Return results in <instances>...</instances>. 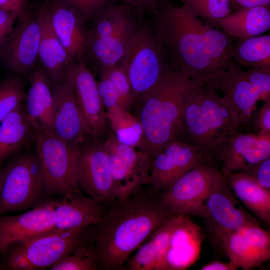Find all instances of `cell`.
<instances>
[{
  "label": "cell",
  "instance_id": "1",
  "mask_svg": "<svg viewBox=\"0 0 270 270\" xmlns=\"http://www.w3.org/2000/svg\"><path fill=\"white\" fill-rule=\"evenodd\" d=\"M174 215L158 194L144 186L108 206L96 224L93 252L100 270H122L152 232Z\"/></svg>",
  "mask_w": 270,
  "mask_h": 270
},
{
  "label": "cell",
  "instance_id": "2",
  "mask_svg": "<svg viewBox=\"0 0 270 270\" xmlns=\"http://www.w3.org/2000/svg\"><path fill=\"white\" fill-rule=\"evenodd\" d=\"M202 84L172 66L153 88L135 99L128 110L138 118L142 128L138 149L152 158L176 140L186 102Z\"/></svg>",
  "mask_w": 270,
  "mask_h": 270
},
{
  "label": "cell",
  "instance_id": "3",
  "mask_svg": "<svg viewBox=\"0 0 270 270\" xmlns=\"http://www.w3.org/2000/svg\"><path fill=\"white\" fill-rule=\"evenodd\" d=\"M151 12L150 23L173 68L202 83L206 77L220 71L204 42L202 20L170 0H158Z\"/></svg>",
  "mask_w": 270,
  "mask_h": 270
},
{
  "label": "cell",
  "instance_id": "4",
  "mask_svg": "<svg viewBox=\"0 0 270 270\" xmlns=\"http://www.w3.org/2000/svg\"><path fill=\"white\" fill-rule=\"evenodd\" d=\"M239 132L218 92L204 82L188 96L176 140L198 148L218 164L229 138Z\"/></svg>",
  "mask_w": 270,
  "mask_h": 270
},
{
  "label": "cell",
  "instance_id": "5",
  "mask_svg": "<svg viewBox=\"0 0 270 270\" xmlns=\"http://www.w3.org/2000/svg\"><path fill=\"white\" fill-rule=\"evenodd\" d=\"M96 225L54 230L30 240L13 244L2 252L0 269L38 270L50 268L77 250L93 247Z\"/></svg>",
  "mask_w": 270,
  "mask_h": 270
},
{
  "label": "cell",
  "instance_id": "6",
  "mask_svg": "<svg viewBox=\"0 0 270 270\" xmlns=\"http://www.w3.org/2000/svg\"><path fill=\"white\" fill-rule=\"evenodd\" d=\"M142 14L126 4L114 6L92 20L84 60L99 74L119 64Z\"/></svg>",
  "mask_w": 270,
  "mask_h": 270
},
{
  "label": "cell",
  "instance_id": "7",
  "mask_svg": "<svg viewBox=\"0 0 270 270\" xmlns=\"http://www.w3.org/2000/svg\"><path fill=\"white\" fill-rule=\"evenodd\" d=\"M118 64L128 76L135 99L153 88L172 66L150 22L142 18Z\"/></svg>",
  "mask_w": 270,
  "mask_h": 270
},
{
  "label": "cell",
  "instance_id": "8",
  "mask_svg": "<svg viewBox=\"0 0 270 270\" xmlns=\"http://www.w3.org/2000/svg\"><path fill=\"white\" fill-rule=\"evenodd\" d=\"M49 199L36 150L30 148L10 158L4 167L0 216L32 209Z\"/></svg>",
  "mask_w": 270,
  "mask_h": 270
},
{
  "label": "cell",
  "instance_id": "9",
  "mask_svg": "<svg viewBox=\"0 0 270 270\" xmlns=\"http://www.w3.org/2000/svg\"><path fill=\"white\" fill-rule=\"evenodd\" d=\"M35 150L45 178L48 198H70L80 192L77 184L80 146L70 144L52 133L36 130Z\"/></svg>",
  "mask_w": 270,
  "mask_h": 270
},
{
  "label": "cell",
  "instance_id": "10",
  "mask_svg": "<svg viewBox=\"0 0 270 270\" xmlns=\"http://www.w3.org/2000/svg\"><path fill=\"white\" fill-rule=\"evenodd\" d=\"M225 180L214 162H207L190 170L158 194L174 214L206 216L205 200Z\"/></svg>",
  "mask_w": 270,
  "mask_h": 270
},
{
  "label": "cell",
  "instance_id": "11",
  "mask_svg": "<svg viewBox=\"0 0 270 270\" xmlns=\"http://www.w3.org/2000/svg\"><path fill=\"white\" fill-rule=\"evenodd\" d=\"M103 143L108 156L116 201L124 200L148 186L150 157L138 149L120 142L109 128Z\"/></svg>",
  "mask_w": 270,
  "mask_h": 270
},
{
  "label": "cell",
  "instance_id": "12",
  "mask_svg": "<svg viewBox=\"0 0 270 270\" xmlns=\"http://www.w3.org/2000/svg\"><path fill=\"white\" fill-rule=\"evenodd\" d=\"M0 44V65L20 76L29 75L37 66L40 27L36 14L26 11Z\"/></svg>",
  "mask_w": 270,
  "mask_h": 270
},
{
  "label": "cell",
  "instance_id": "13",
  "mask_svg": "<svg viewBox=\"0 0 270 270\" xmlns=\"http://www.w3.org/2000/svg\"><path fill=\"white\" fill-rule=\"evenodd\" d=\"M203 82L221 92V98L238 130L250 124L261 98L240 66L233 62L228 68L206 77Z\"/></svg>",
  "mask_w": 270,
  "mask_h": 270
},
{
  "label": "cell",
  "instance_id": "14",
  "mask_svg": "<svg viewBox=\"0 0 270 270\" xmlns=\"http://www.w3.org/2000/svg\"><path fill=\"white\" fill-rule=\"evenodd\" d=\"M104 142L92 140L80 146L77 184L88 196L106 206L116 201L108 156Z\"/></svg>",
  "mask_w": 270,
  "mask_h": 270
},
{
  "label": "cell",
  "instance_id": "15",
  "mask_svg": "<svg viewBox=\"0 0 270 270\" xmlns=\"http://www.w3.org/2000/svg\"><path fill=\"white\" fill-rule=\"evenodd\" d=\"M207 162L214 161L196 147L174 140L152 158L149 188L156 194L163 192L184 174Z\"/></svg>",
  "mask_w": 270,
  "mask_h": 270
},
{
  "label": "cell",
  "instance_id": "16",
  "mask_svg": "<svg viewBox=\"0 0 270 270\" xmlns=\"http://www.w3.org/2000/svg\"><path fill=\"white\" fill-rule=\"evenodd\" d=\"M204 208L208 232L216 245L226 234L242 226L261 222L246 211L226 180L211 191Z\"/></svg>",
  "mask_w": 270,
  "mask_h": 270
},
{
  "label": "cell",
  "instance_id": "17",
  "mask_svg": "<svg viewBox=\"0 0 270 270\" xmlns=\"http://www.w3.org/2000/svg\"><path fill=\"white\" fill-rule=\"evenodd\" d=\"M66 74L71 80L78 106L92 138L104 142L108 134V122L94 74L83 60H74Z\"/></svg>",
  "mask_w": 270,
  "mask_h": 270
},
{
  "label": "cell",
  "instance_id": "18",
  "mask_svg": "<svg viewBox=\"0 0 270 270\" xmlns=\"http://www.w3.org/2000/svg\"><path fill=\"white\" fill-rule=\"evenodd\" d=\"M216 246L236 270H253L270 259V229L248 224L226 234Z\"/></svg>",
  "mask_w": 270,
  "mask_h": 270
},
{
  "label": "cell",
  "instance_id": "19",
  "mask_svg": "<svg viewBox=\"0 0 270 270\" xmlns=\"http://www.w3.org/2000/svg\"><path fill=\"white\" fill-rule=\"evenodd\" d=\"M51 84L54 102L52 133L78 146L93 140L80 112L68 76L66 74L61 81Z\"/></svg>",
  "mask_w": 270,
  "mask_h": 270
},
{
  "label": "cell",
  "instance_id": "20",
  "mask_svg": "<svg viewBox=\"0 0 270 270\" xmlns=\"http://www.w3.org/2000/svg\"><path fill=\"white\" fill-rule=\"evenodd\" d=\"M52 199L23 214L0 216V252L55 230Z\"/></svg>",
  "mask_w": 270,
  "mask_h": 270
},
{
  "label": "cell",
  "instance_id": "21",
  "mask_svg": "<svg viewBox=\"0 0 270 270\" xmlns=\"http://www.w3.org/2000/svg\"><path fill=\"white\" fill-rule=\"evenodd\" d=\"M204 235L186 215L178 214L169 244L158 270H184L200 258Z\"/></svg>",
  "mask_w": 270,
  "mask_h": 270
},
{
  "label": "cell",
  "instance_id": "22",
  "mask_svg": "<svg viewBox=\"0 0 270 270\" xmlns=\"http://www.w3.org/2000/svg\"><path fill=\"white\" fill-rule=\"evenodd\" d=\"M270 157V134L259 132L233 134L228 140L218 160L225 177L232 172L248 168Z\"/></svg>",
  "mask_w": 270,
  "mask_h": 270
},
{
  "label": "cell",
  "instance_id": "23",
  "mask_svg": "<svg viewBox=\"0 0 270 270\" xmlns=\"http://www.w3.org/2000/svg\"><path fill=\"white\" fill-rule=\"evenodd\" d=\"M43 4L56 34L68 54L74 60H84L87 21L62 0H46Z\"/></svg>",
  "mask_w": 270,
  "mask_h": 270
},
{
  "label": "cell",
  "instance_id": "24",
  "mask_svg": "<svg viewBox=\"0 0 270 270\" xmlns=\"http://www.w3.org/2000/svg\"><path fill=\"white\" fill-rule=\"evenodd\" d=\"M40 27L38 60L50 83L63 80L68 66L74 60L68 54L56 34L44 4L36 13Z\"/></svg>",
  "mask_w": 270,
  "mask_h": 270
},
{
  "label": "cell",
  "instance_id": "25",
  "mask_svg": "<svg viewBox=\"0 0 270 270\" xmlns=\"http://www.w3.org/2000/svg\"><path fill=\"white\" fill-rule=\"evenodd\" d=\"M52 202L55 230L96 225L108 206L80 192L71 198Z\"/></svg>",
  "mask_w": 270,
  "mask_h": 270
},
{
  "label": "cell",
  "instance_id": "26",
  "mask_svg": "<svg viewBox=\"0 0 270 270\" xmlns=\"http://www.w3.org/2000/svg\"><path fill=\"white\" fill-rule=\"evenodd\" d=\"M28 80L24 104L28 118L36 130L52 133L54 102L51 83L38 64L28 75Z\"/></svg>",
  "mask_w": 270,
  "mask_h": 270
},
{
  "label": "cell",
  "instance_id": "27",
  "mask_svg": "<svg viewBox=\"0 0 270 270\" xmlns=\"http://www.w3.org/2000/svg\"><path fill=\"white\" fill-rule=\"evenodd\" d=\"M0 124V164L30 148L34 142L36 130L20 104Z\"/></svg>",
  "mask_w": 270,
  "mask_h": 270
},
{
  "label": "cell",
  "instance_id": "28",
  "mask_svg": "<svg viewBox=\"0 0 270 270\" xmlns=\"http://www.w3.org/2000/svg\"><path fill=\"white\" fill-rule=\"evenodd\" d=\"M178 216L174 215L156 228L128 258L122 270H158Z\"/></svg>",
  "mask_w": 270,
  "mask_h": 270
},
{
  "label": "cell",
  "instance_id": "29",
  "mask_svg": "<svg viewBox=\"0 0 270 270\" xmlns=\"http://www.w3.org/2000/svg\"><path fill=\"white\" fill-rule=\"evenodd\" d=\"M226 184L237 198L267 226L270 224V190L240 172H232L225 177Z\"/></svg>",
  "mask_w": 270,
  "mask_h": 270
},
{
  "label": "cell",
  "instance_id": "30",
  "mask_svg": "<svg viewBox=\"0 0 270 270\" xmlns=\"http://www.w3.org/2000/svg\"><path fill=\"white\" fill-rule=\"evenodd\" d=\"M218 27L234 39L264 34L270 28V6H256L232 11Z\"/></svg>",
  "mask_w": 270,
  "mask_h": 270
},
{
  "label": "cell",
  "instance_id": "31",
  "mask_svg": "<svg viewBox=\"0 0 270 270\" xmlns=\"http://www.w3.org/2000/svg\"><path fill=\"white\" fill-rule=\"evenodd\" d=\"M232 60L248 68H270V34L234 39Z\"/></svg>",
  "mask_w": 270,
  "mask_h": 270
},
{
  "label": "cell",
  "instance_id": "32",
  "mask_svg": "<svg viewBox=\"0 0 270 270\" xmlns=\"http://www.w3.org/2000/svg\"><path fill=\"white\" fill-rule=\"evenodd\" d=\"M200 30L208 52L218 70L228 68L234 62L232 50L234 39L220 28L202 20Z\"/></svg>",
  "mask_w": 270,
  "mask_h": 270
},
{
  "label": "cell",
  "instance_id": "33",
  "mask_svg": "<svg viewBox=\"0 0 270 270\" xmlns=\"http://www.w3.org/2000/svg\"><path fill=\"white\" fill-rule=\"evenodd\" d=\"M108 128L120 142L138 148L143 135L142 124L129 110L119 108L106 112Z\"/></svg>",
  "mask_w": 270,
  "mask_h": 270
},
{
  "label": "cell",
  "instance_id": "34",
  "mask_svg": "<svg viewBox=\"0 0 270 270\" xmlns=\"http://www.w3.org/2000/svg\"><path fill=\"white\" fill-rule=\"evenodd\" d=\"M192 14L215 28L232 12L230 0H184L182 5Z\"/></svg>",
  "mask_w": 270,
  "mask_h": 270
},
{
  "label": "cell",
  "instance_id": "35",
  "mask_svg": "<svg viewBox=\"0 0 270 270\" xmlns=\"http://www.w3.org/2000/svg\"><path fill=\"white\" fill-rule=\"evenodd\" d=\"M26 96L21 76L10 74L0 82V122Z\"/></svg>",
  "mask_w": 270,
  "mask_h": 270
},
{
  "label": "cell",
  "instance_id": "36",
  "mask_svg": "<svg viewBox=\"0 0 270 270\" xmlns=\"http://www.w3.org/2000/svg\"><path fill=\"white\" fill-rule=\"evenodd\" d=\"M93 247L80 249L52 266L51 270H97L98 262Z\"/></svg>",
  "mask_w": 270,
  "mask_h": 270
},
{
  "label": "cell",
  "instance_id": "37",
  "mask_svg": "<svg viewBox=\"0 0 270 270\" xmlns=\"http://www.w3.org/2000/svg\"><path fill=\"white\" fill-rule=\"evenodd\" d=\"M106 76L110 81L120 99L124 109L129 110L135 98L126 72L119 64L110 68L99 74Z\"/></svg>",
  "mask_w": 270,
  "mask_h": 270
},
{
  "label": "cell",
  "instance_id": "38",
  "mask_svg": "<svg viewBox=\"0 0 270 270\" xmlns=\"http://www.w3.org/2000/svg\"><path fill=\"white\" fill-rule=\"evenodd\" d=\"M74 8L86 21L92 20L100 14L117 5V0H62Z\"/></svg>",
  "mask_w": 270,
  "mask_h": 270
},
{
  "label": "cell",
  "instance_id": "39",
  "mask_svg": "<svg viewBox=\"0 0 270 270\" xmlns=\"http://www.w3.org/2000/svg\"><path fill=\"white\" fill-rule=\"evenodd\" d=\"M246 76L258 92L261 100L270 99V68H248Z\"/></svg>",
  "mask_w": 270,
  "mask_h": 270
},
{
  "label": "cell",
  "instance_id": "40",
  "mask_svg": "<svg viewBox=\"0 0 270 270\" xmlns=\"http://www.w3.org/2000/svg\"><path fill=\"white\" fill-rule=\"evenodd\" d=\"M99 94L106 112L122 108L120 96L109 79L104 74H100L98 82Z\"/></svg>",
  "mask_w": 270,
  "mask_h": 270
},
{
  "label": "cell",
  "instance_id": "41",
  "mask_svg": "<svg viewBox=\"0 0 270 270\" xmlns=\"http://www.w3.org/2000/svg\"><path fill=\"white\" fill-rule=\"evenodd\" d=\"M238 172L249 176L261 186L270 190V157L248 168Z\"/></svg>",
  "mask_w": 270,
  "mask_h": 270
},
{
  "label": "cell",
  "instance_id": "42",
  "mask_svg": "<svg viewBox=\"0 0 270 270\" xmlns=\"http://www.w3.org/2000/svg\"><path fill=\"white\" fill-rule=\"evenodd\" d=\"M250 124L256 132L270 134V99L264 101L262 106L255 112Z\"/></svg>",
  "mask_w": 270,
  "mask_h": 270
},
{
  "label": "cell",
  "instance_id": "43",
  "mask_svg": "<svg viewBox=\"0 0 270 270\" xmlns=\"http://www.w3.org/2000/svg\"><path fill=\"white\" fill-rule=\"evenodd\" d=\"M18 16L14 12L0 8V44L12 30Z\"/></svg>",
  "mask_w": 270,
  "mask_h": 270
},
{
  "label": "cell",
  "instance_id": "44",
  "mask_svg": "<svg viewBox=\"0 0 270 270\" xmlns=\"http://www.w3.org/2000/svg\"><path fill=\"white\" fill-rule=\"evenodd\" d=\"M124 4L136 10L142 14L144 12H152L158 6V0H122Z\"/></svg>",
  "mask_w": 270,
  "mask_h": 270
},
{
  "label": "cell",
  "instance_id": "45",
  "mask_svg": "<svg viewBox=\"0 0 270 270\" xmlns=\"http://www.w3.org/2000/svg\"><path fill=\"white\" fill-rule=\"evenodd\" d=\"M0 8L14 12L18 16L27 10L24 0H0Z\"/></svg>",
  "mask_w": 270,
  "mask_h": 270
},
{
  "label": "cell",
  "instance_id": "46",
  "mask_svg": "<svg viewBox=\"0 0 270 270\" xmlns=\"http://www.w3.org/2000/svg\"><path fill=\"white\" fill-rule=\"evenodd\" d=\"M230 2L232 12L244 8L264 6L261 0H230Z\"/></svg>",
  "mask_w": 270,
  "mask_h": 270
},
{
  "label": "cell",
  "instance_id": "47",
  "mask_svg": "<svg viewBox=\"0 0 270 270\" xmlns=\"http://www.w3.org/2000/svg\"><path fill=\"white\" fill-rule=\"evenodd\" d=\"M201 270H236V268L229 262H227L214 261L204 265Z\"/></svg>",
  "mask_w": 270,
  "mask_h": 270
},
{
  "label": "cell",
  "instance_id": "48",
  "mask_svg": "<svg viewBox=\"0 0 270 270\" xmlns=\"http://www.w3.org/2000/svg\"><path fill=\"white\" fill-rule=\"evenodd\" d=\"M3 174H4V167H2L0 164V196L2 188V186L3 180Z\"/></svg>",
  "mask_w": 270,
  "mask_h": 270
}]
</instances>
